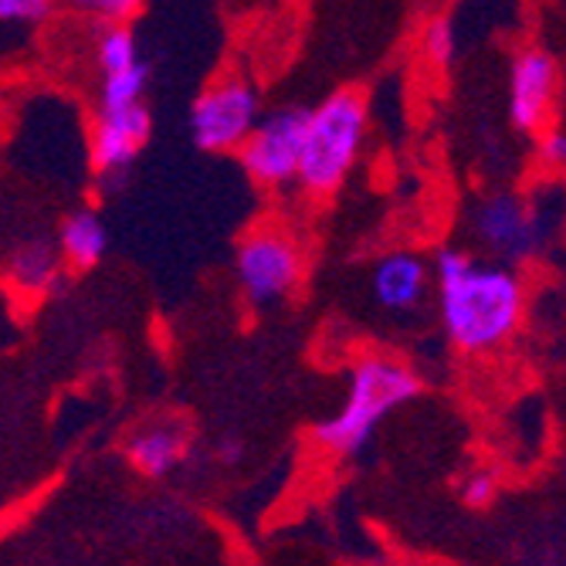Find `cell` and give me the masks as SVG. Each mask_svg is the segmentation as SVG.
<instances>
[{
  "instance_id": "cell-1",
  "label": "cell",
  "mask_w": 566,
  "mask_h": 566,
  "mask_svg": "<svg viewBox=\"0 0 566 566\" xmlns=\"http://www.w3.org/2000/svg\"><path fill=\"white\" fill-rule=\"evenodd\" d=\"M438 323L465 356H489L516 339L526 319V279L520 269L489 262L469 244H448L431 265Z\"/></svg>"
},
{
  "instance_id": "cell-2",
  "label": "cell",
  "mask_w": 566,
  "mask_h": 566,
  "mask_svg": "<svg viewBox=\"0 0 566 566\" xmlns=\"http://www.w3.org/2000/svg\"><path fill=\"white\" fill-rule=\"evenodd\" d=\"M370 136V98L364 88L343 85L305 113L302 157L295 187L308 200H329L364 157Z\"/></svg>"
},
{
  "instance_id": "cell-3",
  "label": "cell",
  "mask_w": 566,
  "mask_h": 566,
  "mask_svg": "<svg viewBox=\"0 0 566 566\" xmlns=\"http://www.w3.org/2000/svg\"><path fill=\"white\" fill-rule=\"evenodd\" d=\"M421 390H424L421 374L410 364H403V359L390 353L359 356L349 374V387L339 410L313 428V441L339 458L359 454L394 410L418 400Z\"/></svg>"
},
{
  "instance_id": "cell-4",
  "label": "cell",
  "mask_w": 566,
  "mask_h": 566,
  "mask_svg": "<svg viewBox=\"0 0 566 566\" xmlns=\"http://www.w3.org/2000/svg\"><path fill=\"white\" fill-rule=\"evenodd\" d=\"M465 234L475 254L516 269L546 251L553 221L539 203L516 190H485L469 200Z\"/></svg>"
},
{
  "instance_id": "cell-5",
  "label": "cell",
  "mask_w": 566,
  "mask_h": 566,
  "mask_svg": "<svg viewBox=\"0 0 566 566\" xmlns=\"http://www.w3.org/2000/svg\"><path fill=\"white\" fill-rule=\"evenodd\" d=\"M305 279V248L282 221L251 224L234 248V282L248 305L272 308Z\"/></svg>"
},
{
  "instance_id": "cell-6",
  "label": "cell",
  "mask_w": 566,
  "mask_h": 566,
  "mask_svg": "<svg viewBox=\"0 0 566 566\" xmlns=\"http://www.w3.org/2000/svg\"><path fill=\"white\" fill-rule=\"evenodd\" d=\"M262 113L259 85L238 69H224L190 102V136L203 153H238Z\"/></svg>"
},
{
  "instance_id": "cell-7",
  "label": "cell",
  "mask_w": 566,
  "mask_h": 566,
  "mask_svg": "<svg viewBox=\"0 0 566 566\" xmlns=\"http://www.w3.org/2000/svg\"><path fill=\"white\" fill-rule=\"evenodd\" d=\"M305 113H308V106H295V102L265 109L262 119L248 133V139L238 146V164H241L244 177L259 190L282 193V190L295 187Z\"/></svg>"
},
{
  "instance_id": "cell-8",
  "label": "cell",
  "mask_w": 566,
  "mask_h": 566,
  "mask_svg": "<svg viewBox=\"0 0 566 566\" xmlns=\"http://www.w3.org/2000/svg\"><path fill=\"white\" fill-rule=\"evenodd\" d=\"M149 136H153V113L146 102H136V106H123V109H95L88 123L92 177L102 187L116 190L129 177Z\"/></svg>"
},
{
  "instance_id": "cell-9",
  "label": "cell",
  "mask_w": 566,
  "mask_h": 566,
  "mask_svg": "<svg viewBox=\"0 0 566 566\" xmlns=\"http://www.w3.org/2000/svg\"><path fill=\"white\" fill-rule=\"evenodd\" d=\"M509 123L523 136H539L553 126L559 98V65L539 44H526L509 65Z\"/></svg>"
},
{
  "instance_id": "cell-10",
  "label": "cell",
  "mask_w": 566,
  "mask_h": 566,
  "mask_svg": "<svg viewBox=\"0 0 566 566\" xmlns=\"http://www.w3.org/2000/svg\"><path fill=\"white\" fill-rule=\"evenodd\" d=\"M367 285L380 313L394 319H407L421 313L431 298V289H434L431 262L410 248H390L370 265Z\"/></svg>"
},
{
  "instance_id": "cell-11",
  "label": "cell",
  "mask_w": 566,
  "mask_h": 566,
  "mask_svg": "<svg viewBox=\"0 0 566 566\" xmlns=\"http://www.w3.org/2000/svg\"><path fill=\"white\" fill-rule=\"evenodd\" d=\"M187 451H190V434L180 424L160 421L129 438L126 461L146 479H167L184 465Z\"/></svg>"
},
{
  "instance_id": "cell-12",
  "label": "cell",
  "mask_w": 566,
  "mask_h": 566,
  "mask_svg": "<svg viewBox=\"0 0 566 566\" xmlns=\"http://www.w3.org/2000/svg\"><path fill=\"white\" fill-rule=\"evenodd\" d=\"M55 244H59L62 262L72 272H92L109 251L106 221H102L98 211H92V208H75L62 218Z\"/></svg>"
},
{
  "instance_id": "cell-13",
  "label": "cell",
  "mask_w": 566,
  "mask_h": 566,
  "mask_svg": "<svg viewBox=\"0 0 566 566\" xmlns=\"http://www.w3.org/2000/svg\"><path fill=\"white\" fill-rule=\"evenodd\" d=\"M65 262L59 254V244L51 238H28L21 241L11 254H8V265H4V275L8 282L24 292V295H44L55 289L59 275H62Z\"/></svg>"
},
{
  "instance_id": "cell-14",
  "label": "cell",
  "mask_w": 566,
  "mask_h": 566,
  "mask_svg": "<svg viewBox=\"0 0 566 566\" xmlns=\"http://www.w3.org/2000/svg\"><path fill=\"white\" fill-rule=\"evenodd\" d=\"M149 88V62H136L133 69L113 72V75H98V109H123L146 102Z\"/></svg>"
},
{
  "instance_id": "cell-15",
  "label": "cell",
  "mask_w": 566,
  "mask_h": 566,
  "mask_svg": "<svg viewBox=\"0 0 566 566\" xmlns=\"http://www.w3.org/2000/svg\"><path fill=\"white\" fill-rule=\"evenodd\" d=\"M59 8L106 28V24H133L143 14L146 0H59Z\"/></svg>"
},
{
  "instance_id": "cell-16",
  "label": "cell",
  "mask_w": 566,
  "mask_h": 566,
  "mask_svg": "<svg viewBox=\"0 0 566 566\" xmlns=\"http://www.w3.org/2000/svg\"><path fill=\"white\" fill-rule=\"evenodd\" d=\"M421 55L434 69H448L451 65V59H454V31H451V21L434 18L424 28V34H421Z\"/></svg>"
},
{
  "instance_id": "cell-17",
  "label": "cell",
  "mask_w": 566,
  "mask_h": 566,
  "mask_svg": "<svg viewBox=\"0 0 566 566\" xmlns=\"http://www.w3.org/2000/svg\"><path fill=\"white\" fill-rule=\"evenodd\" d=\"M59 11V0H0V24H44Z\"/></svg>"
},
{
  "instance_id": "cell-18",
  "label": "cell",
  "mask_w": 566,
  "mask_h": 566,
  "mask_svg": "<svg viewBox=\"0 0 566 566\" xmlns=\"http://www.w3.org/2000/svg\"><path fill=\"white\" fill-rule=\"evenodd\" d=\"M495 492H499V479L489 469H475L461 482V502L472 509H489L495 502Z\"/></svg>"
},
{
  "instance_id": "cell-19",
  "label": "cell",
  "mask_w": 566,
  "mask_h": 566,
  "mask_svg": "<svg viewBox=\"0 0 566 566\" xmlns=\"http://www.w3.org/2000/svg\"><path fill=\"white\" fill-rule=\"evenodd\" d=\"M536 160L546 167V170H559L566 167V133L563 129H543L536 136Z\"/></svg>"
},
{
  "instance_id": "cell-20",
  "label": "cell",
  "mask_w": 566,
  "mask_h": 566,
  "mask_svg": "<svg viewBox=\"0 0 566 566\" xmlns=\"http://www.w3.org/2000/svg\"><path fill=\"white\" fill-rule=\"evenodd\" d=\"M218 458L224 461V465H238V461L244 458V441L241 438H224L218 444Z\"/></svg>"
},
{
  "instance_id": "cell-21",
  "label": "cell",
  "mask_w": 566,
  "mask_h": 566,
  "mask_svg": "<svg viewBox=\"0 0 566 566\" xmlns=\"http://www.w3.org/2000/svg\"><path fill=\"white\" fill-rule=\"evenodd\" d=\"M244 4H248V0H244Z\"/></svg>"
}]
</instances>
